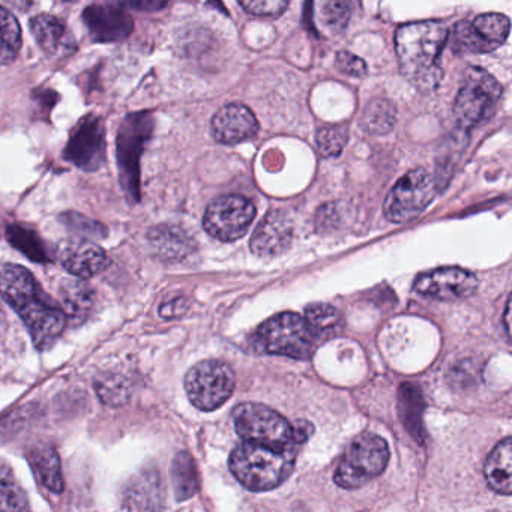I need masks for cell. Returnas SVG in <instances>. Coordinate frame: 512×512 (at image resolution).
Returning <instances> with one entry per match:
<instances>
[{"mask_svg": "<svg viewBox=\"0 0 512 512\" xmlns=\"http://www.w3.org/2000/svg\"><path fill=\"white\" fill-rule=\"evenodd\" d=\"M347 140H349L347 125H331V127L322 128L317 133V149L323 157H338L346 148Z\"/></svg>", "mask_w": 512, "mask_h": 512, "instance_id": "obj_32", "label": "cell"}, {"mask_svg": "<svg viewBox=\"0 0 512 512\" xmlns=\"http://www.w3.org/2000/svg\"><path fill=\"white\" fill-rule=\"evenodd\" d=\"M437 188V179L428 170H410L389 191L383 206L385 217L395 224L415 220L433 202Z\"/></svg>", "mask_w": 512, "mask_h": 512, "instance_id": "obj_9", "label": "cell"}, {"mask_svg": "<svg viewBox=\"0 0 512 512\" xmlns=\"http://www.w3.org/2000/svg\"><path fill=\"white\" fill-rule=\"evenodd\" d=\"M500 97L502 86L490 73L479 67L467 68L452 107L458 128L467 134L487 121L496 110Z\"/></svg>", "mask_w": 512, "mask_h": 512, "instance_id": "obj_4", "label": "cell"}, {"mask_svg": "<svg viewBox=\"0 0 512 512\" xmlns=\"http://www.w3.org/2000/svg\"><path fill=\"white\" fill-rule=\"evenodd\" d=\"M256 218V206L239 194L218 197L206 209L203 226L212 238L232 242L242 238Z\"/></svg>", "mask_w": 512, "mask_h": 512, "instance_id": "obj_12", "label": "cell"}, {"mask_svg": "<svg viewBox=\"0 0 512 512\" xmlns=\"http://www.w3.org/2000/svg\"><path fill=\"white\" fill-rule=\"evenodd\" d=\"M98 397L109 406H121L127 403L131 395L130 383L118 374H107L95 383Z\"/></svg>", "mask_w": 512, "mask_h": 512, "instance_id": "obj_31", "label": "cell"}, {"mask_svg": "<svg viewBox=\"0 0 512 512\" xmlns=\"http://www.w3.org/2000/svg\"><path fill=\"white\" fill-rule=\"evenodd\" d=\"M397 121V110L386 98H374L368 103L361 118V128L371 136H385L391 133Z\"/></svg>", "mask_w": 512, "mask_h": 512, "instance_id": "obj_26", "label": "cell"}, {"mask_svg": "<svg viewBox=\"0 0 512 512\" xmlns=\"http://www.w3.org/2000/svg\"><path fill=\"white\" fill-rule=\"evenodd\" d=\"M59 263L74 277L89 280L109 266V257L103 248L86 239H70L59 244Z\"/></svg>", "mask_w": 512, "mask_h": 512, "instance_id": "obj_16", "label": "cell"}, {"mask_svg": "<svg viewBox=\"0 0 512 512\" xmlns=\"http://www.w3.org/2000/svg\"><path fill=\"white\" fill-rule=\"evenodd\" d=\"M305 322L314 334L328 332L340 323L341 316L337 308L328 304H311L305 308Z\"/></svg>", "mask_w": 512, "mask_h": 512, "instance_id": "obj_33", "label": "cell"}, {"mask_svg": "<svg viewBox=\"0 0 512 512\" xmlns=\"http://www.w3.org/2000/svg\"><path fill=\"white\" fill-rule=\"evenodd\" d=\"M448 28L443 23L418 22L401 26L395 35V49L401 74L415 88L434 91L442 80L440 56L448 43Z\"/></svg>", "mask_w": 512, "mask_h": 512, "instance_id": "obj_2", "label": "cell"}, {"mask_svg": "<svg viewBox=\"0 0 512 512\" xmlns=\"http://www.w3.org/2000/svg\"><path fill=\"white\" fill-rule=\"evenodd\" d=\"M0 295L22 317L37 349H50L67 328L65 311L43 292L32 272L23 266L0 265Z\"/></svg>", "mask_w": 512, "mask_h": 512, "instance_id": "obj_1", "label": "cell"}, {"mask_svg": "<svg viewBox=\"0 0 512 512\" xmlns=\"http://www.w3.org/2000/svg\"><path fill=\"white\" fill-rule=\"evenodd\" d=\"M83 22L98 43H118L134 31L133 17L118 2L89 5L83 11Z\"/></svg>", "mask_w": 512, "mask_h": 512, "instance_id": "obj_15", "label": "cell"}, {"mask_svg": "<svg viewBox=\"0 0 512 512\" xmlns=\"http://www.w3.org/2000/svg\"><path fill=\"white\" fill-rule=\"evenodd\" d=\"M163 502L160 473L145 470L134 476L124 494V509H158Z\"/></svg>", "mask_w": 512, "mask_h": 512, "instance_id": "obj_21", "label": "cell"}, {"mask_svg": "<svg viewBox=\"0 0 512 512\" xmlns=\"http://www.w3.org/2000/svg\"><path fill=\"white\" fill-rule=\"evenodd\" d=\"M230 472L251 491H268L283 484L295 467V448L287 451L244 442L233 449Z\"/></svg>", "mask_w": 512, "mask_h": 512, "instance_id": "obj_3", "label": "cell"}, {"mask_svg": "<svg viewBox=\"0 0 512 512\" xmlns=\"http://www.w3.org/2000/svg\"><path fill=\"white\" fill-rule=\"evenodd\" d=\"M509 299L508 304H506V310H505V325H506V331H509Z\"/></svg>", "mask_w": 512, "mask_h": 512, "instance_id": "obj_40", "label": "cell"}, {"mask_svg": "<svg viewBox=\"0 0 512 512\" xmlns=\"http://www.w3.org/2000/svg\"><path fill=\"white\" fill-rule=\"evenodd\" d=\"M212 136L223 145H236L256 136L259 131L254 113L244 104H227L212 119Z\"/></svg>", "mask_w": 512, "mask_h": 512, "instance_id": "obj_17", "label": "cell"}, {"mask_svg": "<svg viewBox=\"0 0 512 512\" xmlns=\"http://www.w3.org/2000/svg\"><path fill=\"white\" fill-rule=\"evenodd\" d=\"M65 2H76V0H65Z\"/></svg>", "mask_w": 512, "mask_h": 512, "instance_id": "obj_41", "label": "cell"}, {"mask_svg": "<svg viewBox=\"0 0 512 512\" xmlns=\"http://www.w3.org/2000/svg\"><path fill=\"white\" fill-rule=\"evenodd\" d=\"M127 10L140 11V13H157L169 7L172 0H116Z\"/></svg>", "mask_w": 512, "mask_h": 512, "instance_id": "obj_36", "label": "cell"}, {"mask_svg": "<svg viewBox=\"0 0 512 512\" xmlns=\"http://www.w3.org/2000/svg\"><path fill=\"white\" fill-rule=\"evenodd\" d=\"M485 479L490 488L503 496L512 493V439L506 437L497 443L496 448L485 461Z\"/></svg>", "mask_w": 512, "mask_h": 512, "instance_id": "obj_22", "label": "cell"}, {"mask_svg": "<svg viewBox=\"0 0 512 512\" xmlns=\"http://www.w3.org/2000/svg\"><path fill=\"white\" fill-rule=\"evenodd\" d=\"M292 425V436L293 443H304L310 439L311 434L314 433V427L311 422L304 421V419H298V421L293 422Z\"/></svg>", "mask_w": 512, "mask_h": 512, "instance_id": "obj_38", "label": "cell"}, {"mask_svg": "<svg viewBox=\"0 0 512 512\" xmlns=\"http://www.w3.org/2000/svg\"><path fill=\"white\" fill-rule=\"evenodd\" d=\"M65 160L79 169L95 172L106 161V131L100 116L88 115L80 119L71 131L65 148Z\"/></svg>", "mask_w": 512, "mask_h": 512, "instance_id": "obj_13", "label": "cell"}, {"mask_svg": "<svg viewBox=\"0 0 512 512\" xmlns=\"http://www.w3.org/2000/svg\"><path fill=\"white\" fill-rule=\"evenodd\" d=\"M149 239H151L152 247L157 251L158 256L167 260L185 259L196 248L193 239L179 227H157L152 230Z\"/></svg>", "mask_w": 512, "mask_h": 512, "instance_id": "obj_24", "label": "cell"}, {"mask_svg": "<svg viewBox=\"0 0 512 512\" xmlns=\"http://www.w3.org/2000/svg\"><path fill=\"white\" fill-rule=\"evenodd\" d=\"M251 16L278 17L289 7L290 0H238Z\"/></svg>", "mask_w": 512, "mask_h": 512, "instance_id": "obj_34", "label": "cell"}, {"mask_svg": "<svg viewBox=\"0 0 512 512\" xmlns=\"http://www.w3.org/2000/svg\"><path fill=\"white\" fill-rule=\"evenodd\" d=\"M0 320H2V317H0Z\"/></svg>", "mask_w": 512, "mask_h": 512, "instance_id": "obj_42", "label": "cell"}, {"mask_svg": "<svg viewBox=\"0 0 512 512\" xmlns=\"http://www.w3.org/2000/svg\"><path fill=\"white\" fill-rule=\"evenodd\" d=\"M59 292H61L62 310L67 314L68 322L79 325L91 316L97 302V293L86 283V280L77 277L64 280Z\"/></svg>", "mask_w": 512, "mask_h": 512, "instance_id": "obj_20", "label": "cell"}, {"mask_svg": "<svg viewBox=\"0 0 512 512\" xmlns=\"http://www.w3.org/2000/svg\"><path fill=\"white\" fill-rule=\"evenodd\" d=\"M292 236L289 218L281 211L269 212L251 236V251L265 259L278 256L289 248Z\"/></svg>", "mask_w": 512, "mask_h": 512, "instance_id": "obj_19", "label": "cell"}, {"mask_svg": "<svg viewBox=\"0 0 512 512\" xmlns=\"http://www.w3.org/2000/svg\"><path fill=\"white\" fill-rule=\"evenodd\" d=\"M235 373L217 359L199 362L185 376V391L197 409L212 412L223 406L235 389Z\"/></svg>", "mask_w": 512, "mask_h": 512, "instance_id": "obj_10", "label": "cell"}, {"mask_svg": "<svg viewBox=\"0 0 512 512\" xmlns=\"http://www.w3.org/2000/svg\"><path fill=\"white\" fill-rule=\"evenodd\" d=\"M352 7L349 0H323L320 19L332 34H341L349 25Z\"/></svg>", "mask_w": 512, "mask_h": 512, "instance_id": "obj_30", "label": "cell"}, {"mask_svg": "<svg viewBox=\"0 0 512 512\" xmlns=\"http://www.w3.org/2000/svg\"><path fill=\"white\" fill-rule=\"evenodd\" d=\"M154 128L155 119L151 112L130 113L119 125L116 154L121 185L134 202L140 199V158Z\"/></svg>", "mask_w": 512, "mask_h": 512, "instance_id": "obj_5", "label": "cell"}, {"mask_svg": "<svg viewBox=\"0 0 512 512\" xmlns=\"http://www.w3.org/2000/svg\"><path fill=\"white\" fill-rule=\"evenodd\" d=\"M413 287L427 298L455 301L472 295L478 289V278L467 269L443 266L419 275Z\"/></svg>", "mask_w": 512, "mask_h": 512, "instance_id": "obj_14", "label": "cell"}, {"mask_svg": "<svg viewBox=\"0 0 512 512\" xmlns=\"http://www.w3.org/2000/svg\"><path fill=\"white\" fill-rule=\"evenodd\" d=\"M188 310V301L184 296H179V298L170 299V301L164 302L160 307V316L163 319H176V317H181L182 314L187 313Z\"/></svg>", "mask_w": 512, "mask_h": 512, "instance_id": "obj_37", "label": "cell"}, {"mask_svg": "<svg viewBox=\"0 0 512 512\" xmlns=\"http://www.w3.org/2000/svg\"><path fill=\"white\" fill-rule=\"evenodd\" d=\"M29 463L43 487L52 493H62L65 482L62 475L61 458L53 446L38 445L28 452Z\"/></svg>", "mask_w": 512, "mask_h": 512, "instance_id": "obj_23", "label": "cell"}, {"mask_svg": "<svg viewBox=\"0 0 512 512\" xmlns=\"http://www.w3.org/2000/svg\"><path fill=\"white\" fill-rule=\"evenodd\" d=\"M0 4L11 8V10L26 11L34 4V0H0Z\"/></svg>", "mask_w": 512, "mask_h": 512, "instance_id": "obj_39", "label": "cell"}, {"mask_svg": "<svg viewBox=\"0 0 512 512\" xmlns=\"http://www.w3.org/2000/svg\"><path fill=\"white\" fill-rule=\"evenodd\" d=\"M31 32L40 49L52 59H65L77 50L76 38L62 20L40 14L31 20Z\"/></svg>", "mask_w": 512, "mask_h": 512, "instance_id": "obj_18", "label": "cell"}, {"mask_svg": "<svg viewBox=\"0 0 512 512\" xmlns=\"http://www.w3.org/2000/svg\"><path fill=\"white\" fill-rule=\"evenodd\" d=\"M236 433L247 442L287 451L295 448L292 425L280 413L263 404L244 403L233 410Z\"/></svg>", "mask_w": 512, "mask_h": 512, "instance_id": "obj_8", "label": "cell"}, {"mask_svg": "<svg viewBox=\"0 0 512 512\" xmlns=\"http://www.w3.org/2000/svg\"><path fill=\"white\" fill-rule=\"evenodd\" d=\"M8 239L14 247H17V250L26 254L32 262H46L49 259L40 236L32 230L26 229V227H8Z\"/></svg>", "mask_w": 512, "mask_h": 512, "instance_id": "obj_29", "label": "cell"}, {"mask_svg": "<svg viewBox=\"0 0 512 512\" xmlns=\"http://www.w3.org/2000/svg\"><path fill=\"white\" fill-rule=\"evenodd\" d=\"M335 64H337V68L341 73L346 74V76L349 77H358V79H362V77L367 76L368 73V68L367 65H365V62L362 61L361 58H358V56L353 55V53L346 52V50L338 53Z\"/></svg>", "mask_w": 512, "mask_h": 512, "instance_id": "obj_35", "label": "cell"}, {"mask_svg": "<svg viewBox=\"0 0 512 512\" xmlns=\"http://www.w3.org/2000/svg\"><path fill=\"white\" fill-rule=\"evenodd\" d=\"M388 461V443L382 437L374 433L359 434L335 470V484L346 490L364 487L371 479L382 475Z\"/></svg>", "mask_w": 512, "mask_h": 512, "instance_id": "obj_6", "label": "cell"}, {"mask_svg": "<svg viewBox=\"0 0 512 512\" xmlns=\"http://www.w3.org/2000/svg\"><path fill=\"white\" fill-rule=\"evenodd\" d=\"M172 482L179 502L190 499L199 491V470L190 452L182 451L176 455L172 464Z\"/></svg>", "mask_w": 512, "mask_h": 512, "instance_id": "obj_25", "label": "cell"}, {"mask_svg": "<svg viewBox=\"0 0 512 512\" xmlns=\"http://www.w3.org/2000/svg\"><path fill=\"white\" fill-rule=\"evenodd\" d=\"M22 49V28L19 20L0 4V65L16 61Z\"/></svg>", "mask_w": 512, "mask_h": 512, "instance_id": "obj_27", "label": "cell"}, {"mask_svg": "<svg viewBox=\"0 0 512 512\" xmlns=\"http://www.w3.org/2000/svg\"><path fill=\"white\" fill-rule=\"evenodd\" d=\"M259 346L271 355L293 359H308L314 350L316 334L304 317L296 313H280L260 325L257 331Z\"/></svg>", "mask_w": 512, "mask_h": 512, "instance_id": "obj_7", "label": "cell"}, {"mask_svg": "<svg viewBox=\"0 0 512 512\" xmlns=\"http://www.w3.org/2000/svg\"><path fill=\"white\" fill-rule=\"evenodd\" d=\"M511 23L503 14H481L472 22H458L448 34V43L455 55H484L505 43Z\"/></svg>", "mask_w": 512, "mask_h": 512, "instance_id": "obj_11", "label": "cell"}, {"mask_svg": "<svg viewBox=\"0 0 512 512\" xmlns=\"http://www.w3.org/2000/svg\"><path fill=\"white\" fill-rule=\"evenodd\" d=\"M29 500L13 469L0 461V511H26Z\"/></svg>", "mask_w": 512, "mask_h": 512, "instance_id": "obj_28", "label": "cell"}]
</instances>
